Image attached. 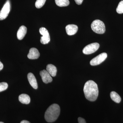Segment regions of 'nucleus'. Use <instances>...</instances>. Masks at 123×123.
Returning a JSON list of instances; mask_svg holds the SVG:
<instances>
[{"instance_id": "obj_24", "label": "nucleus", "mask_w": 123, "mask_h": 123, "mask_svg": "<svg viewBox=\"0 0 123 123\" xmlns=\"http://www.w3.org/2000/svg\"><path fill=\"white\" fill-rule=\"evenodd\" d=\"M0 123H3V122H0Z\"/></svg>"}, {"instance_id": "obj_15", "label": "nucleus", "mask_w": 123, "mask_h": 123, "mask_svg": "<svg viewBox=\"0 0 123 123\" xmlns=\"http://www.w3.org/2000/svg\"><path fill=\"white\" fill-rule=\"evenodd\" d=\"M111 98L115 102L119 103L121 101V98L117 93L115 91H112L110 94Z\"/></svg>"}, {"instance_id": "obj_22", "label": "nucleus", "mask_w": 123, "mask_h": 123, "mask_svg": "<svg viewBox=\"0 0 123 123\" xmlns=\"http://www.w3.org/2000/svg\"><path fill=\"white\" fill-rule=\"evenodd\" d=\"M3 67H4V66H3V64L0 61V71L3 69Z\"/></svg>"}, {"instance_id": "obj_14", "label": "nucleus", "mask_w": 123, "mask_h": 123, "mask_svg": "<svg viewBox=\"0 0 123 123\" xmlns=\"http://www.w3.org/2000/svg\"><path fill=\"white\" fill-rule=\"evenodd\" d=\"M18 100L22 103L26 104H29L31 101L29 95L25 94H22L19 95Z\"/></svg>"}, {"instance_id": "obj_13", "label": "nucleus", "mask_w": 123, "mask_h": 123, "mask_svg": "<svg viewBox=\"0 0 123 123\" xmlns=\"http://www.w3.org/2000/svg\"><path fill=\"white\" fill-rule=\"evenodd\" d=\"M46 69L51 76H55L57 71L55 66L51 64H49L47 65Z\"/></svg>"}, {"instance_id": "obj_5", "label": "nucleus", "mask_w": 123, "mask_h": 123, "mask_svg": "<svg viewBox=\"0 0 123 123\" xmlns=\"http://www.w3.org/2000/svg\"><path fill=\"white\" fill-rule=\"evenodd\" d=\"M10 10V2L9 0H8L0 11V20L6 19L8 17Z\"/></svg>"}, {"instance_id": "obj_8", "label": "nucleus", "mask_w": 123, "mask_h": 123, "mask_svg": "<svg viewBox=\"0 0 123 123\" xmlns=\"http://www.w3.org/2000/svg\"><path fill=\"white\" fill-rule=\"evenodd\" d=\"M40 74L42 77V80L45 84H48L52 81V78L51 76L47 70H42L40 72Z\"/></svg>"}, {"instance_id": "obj_2", "label": "nucleus", "mask_w": 123, "mask_h": 123, "mask_svg": "<svg viewBox=\"0 0 123 123\" xmlns=\"http://www.w3.org/2000/svg\"><path fill=\"white\" fill-rule=\"evenodd\" d=\"M60 112L59 106L56 104H52L46 110L44 115L45 120L48 123L54 122L59 117Z\"/></svg>"}, {"instance_id": "obj_7", "label": "nucleus", "mask_w": 123, "mask_h": 123, "mask_svg": "<svg viewBox=\"0 0 123 123\" xmlns=\"http://www.w3.org/2000/svg\"><path fill=\"white\" fill-rule=\"evenodd\" d=\"M107 55L106 53H103L98 55L92 59L90 62V64L92 66H96L100 64L105 60L107 57Z\"/></svg>"}, {"instance_id": "obj_18", "label": "nucleus", "mask_w": 123, "mask_h": 123, "mask_svg": "<svg viewBox=\"0 0 123 123\" xmlns=\"http://www.w3.org/2000/svg\"><path fill=\"white\" fill-rule=\"evenodd\" d=\"M117 12L119 14L123 13V0L121 1L119 3L116 9Z\"/></svg>"}, {"instance_id": "obj_21", "label": "nucleus", "mask_w": 123, "mask_h": 123, "mask_svg": "<svg viewBox=\"0 0 123 123\" xmlns=\"http://www.w3.org/2000/svg\"><path fill=\"white\" fill-rule=\"evenodd\" d=\"M76 3L78 5H81L83 2V0H75Z\"/></svg>"}, {"instance_id": "obj_12", "label": "nucleus", "mask_w": 123, "mask_h": 123, "mask_svg": "<svg viewBox=\"0 0 123 123\" xmlns=\"http://www.w3.org/2000/svg\"><path fill=\"white\" fill-rule=\"evenodd\" d=\"M27 31V29L25 26L23 25L20 27L17 33L18 39L20 40H22L26 34Z\"/></svg>"}, {"instance_id": "obj_10", "label": "nucleus", "mask_w": 123, "mask_h": 123, "mask_svg": "<svg viewBox=\"0 0 123 123\" xmlns=\"http://www.w3.org/2000/svg\"><path fill=\"white\" fill-rule=\"evenodd\" d=\"M40 56V53L38 50L36 48H31L29 51V53L27 55V57L30 59H36Z\"/></svg>"}, {"instance_id": "obj_19", "label": "nucleus", "mask_w": 123, "mask_h": 123, "mask_svg": "<svg viewBox=\"0 0 123 123\" xmlns=\"http://www.w3.org/2000/svg\"><path fill=\"white\" fill-rule=\"evenodd\" d=\"M8 87V85L6 82H1L0 83V92L6 90Z\"/></svg>"}, {"instance_id": "obj_6", "label": "nucleus", "mask_w": 123, "mask_h": 123, "mask_svg": "<svg viewBox=\"0 0 123 123\" xmlns=\"http://www.w3.org/2000/svg\"><path fill=\"white\" fill-rule=\"evenodd\" d=\"M39 31L40 34L43 36L40 39L41 43L44 44H47L50 41V35L48 31L43 27L40 28Z\"/></svg>"}, {"instance_id": "obj_11", "label": "nucleus", "mask_w": 123, "mask_h": 123, "mask_svg": "<svg viewBox=\"0 0 123 123\" xmlns=\"http://www.w3.org/2000/svg\"><path fill=\"white\" fill-rule=\"evenodd\" d=\"M27 78L29 83L32 87L35 89H37V83L34 74L32 73H29L27 75Z\"/></svg>"}, {"instance_id": "obj_1", "label": "nucleus", "mask_w": 123, "mask_h": 123, "mask_svg": "<svg viewBox=\"0 0 123 123\" xmlns=\"http://www.w3.org/2000/svg\"><path fill=\"white\" fill-rule=\"evenodd\" d=\"M84 94L89 101L93 102L97 100L98 95V85L91 80L88 81L85 84L84 88Z\"/></svg>"}, {"instance_id": "obj_4", "label": "nucleus", "mask_w": 123, "mask_h": 123, "mask_svg": "<svg viewBox=\"0 0 123 123\" xmlns=\"http://www.w3.org/2000/svg\"><path fill=\"white\" fill-rule=\"evenodd\" d=\"M99 44L98 43H95L88 44L84 48L83 53L85 55H90L94 53L98 49Z\"/></svg>"}, {"instance_id": "obj_20", "label": "nucleus", "mask_w": 123, "mask_h": 123, "mask_svg": "<svg viewBox=\"0 0 123 123\" xmlns=\"http://www.w3.org/2000/svg\"><path fill=\"white\" fill-rule=\"evenodd\" d=\"M78 121L79 123H86L85 120L81 117L78 118Z\"/></svg>"}, {"instance_id": "obj_3", "label": "nucleus", "mask_w": 123, "mask_h": 123, "mask_svg": "<svg viewBox=\"0 0 123 123\" xmlns=\"http://www.w3.org/2000/svg\"><path fill=\"white\" fill-rule=\"evenodd\" d=\"M91 29L95 33L103 34L105 31V26L102 21L99 20H94L91 25Z\"/></svg>"}, {"instance_id": "obj_23", "label": "nucleus", "mask_w": 123, "mask_h": 123, "mask_svg": "<svg viewBox=\"0 0 123 123\" xmlns=\"http://www.w3.org/2000/svg\"><path fill=\"white\" fill-rule=\"evenodd\" d=\"M20 123H31L29 121L27 120H24L21 121Z\"/></svg>"}, {"instance_id": "obj_17", "label": "nucleus", "mask_w": 123, "mask_h": 123, "mask_svg": "<svg viewBox=\"0 0 123 123\" xmlns=\"http://www.w3.org/2000/svg\"><path fill=\"white\" fill-rule=\"evenodd\" d=\"M46 0H37L35 2V5L37 8H42L45 4Z\"/></svg>"}, {"instance_id": "obj_9", "label": "nucleus", "mask_w": 123, "mask_h": 123, "mask_svg": "<svg viewBox=\"0 0 123 123\" xmlns=\"http://www.w3.org/2000/svg\"><path fill=\"white\" fill-rule=\"evenodd\" d=\"M65 29L68 35L71 36L74 35L77 33L78 30V27L76 25L69 24L66 26Z\"/></svg>"}, {"instance_id": "obj_16", "label": "nucleus", "mask_w": 123, "mask_h": 123, "mask_svg": "<svg viewBox=\"0 0 123 123\" xmlns=\"http://www.w3.org/2000/svg\"><path fill=\"white\" fill-rule=\"evenodd\" d=\"M56 4L59 7H66L69 5V1L68 0H55Z\"/></svg>"}]
</instances>
